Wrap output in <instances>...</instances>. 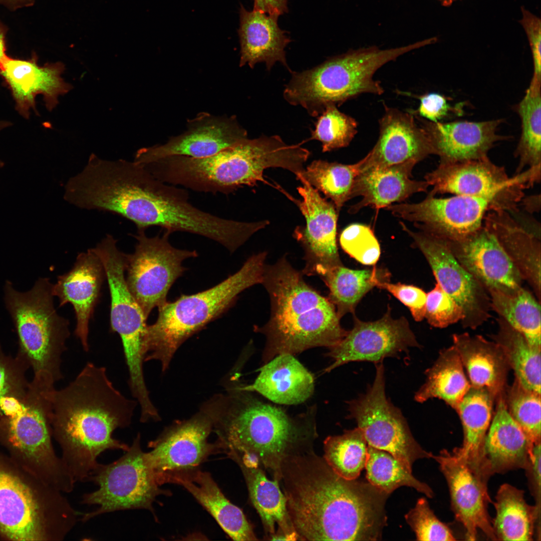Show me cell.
<instances>
[{"instance_id":"cell-53","label":"cell","mask_w":541,"mask_h":541,"mask_svg":"<svg viewBox=\"0 0 541 541\" xmlns=\"http://www.w3.org/2000/svg\"><path fill=\"white\" fill-rule=\"evenodd\" d=\"M522 18L520 23L529 42L533 65L532 78L529 86L532 89H541V21L525 8L521 9Z\"/></svg>"},{"instance_id":"cell-15","label":"cell","mask_w":541,"mask_h":541,"mask_svg":"<svg viewBox=\"0 0 541 541\" xmlns=\"http://www.w3.org/2000/svg\"><path fill=\"white\" fill-rule=\"evenodd\" d=\"M400 224L423 254L437 283L461 309L463 327L473 330L487 321L491 309L488 292L458 262L447 241L420 230H412L402 221Z\"/></svg>"},{"instance_id":"cell-60","label":"cell","mask_w":541,"mask_h":541,"mask_svg":"<svg viewBox=\"0 0 541 541\" xmlns=\"http://www.w3.org/2000/svg\"><path fill=\"white\" fill-rule=\"evenodd\" d=\"M439 1L442 5L445 7H448L452 5L454 2L457 0H437Z\"/></svg>"},{"instance_id":"cell-36","label":"cell","mask_w":541,"mask_h":541,"mask_svg":"<svg viewBox=\"0 0 541 541\" xmlns=\"http://www.w3.org/2000/svg\"><path fill=\"white\" fill-rule=\"evenodd\" d=\"M494 398L486 389L471 387L458 404L463 441L452 451L479 471L485 438L491 421Z\"/></svg>"},{"instance_id":"cell-17","label":"cell","mask_w":541,"mask_h":541,"mask_svg":"<svg viewBox=\"0 0 541 541\" xmlns=\"http://www.w3.org/2000/svg\"><path fill=\"white\" fill-rule=\"evenodd\" d=\"M92 249L103 264L109 286L111 330L121 339L128 371L138 372L144 361L143 344L148 325L126 281V254L118 248L117 240L110 234Z\"/></svg>"},{"instance_id":"cell-18","label":"cell","mask_w":541,"mask_h":541,"mask_svg":"<svg viewBox=\"0 0 541 541\" xmlns=\"http://www.w3.org/2000/svg\"><path fill=\"white\" fill-rule=\"evenodd\" d=\"M212 421L201 409L190 418L176 421L166 428L146 452L159 485L170 483L175 477L199 469L209 455L219 450L208 438Z\"/></svg>"},{"instance_id":"cell-42","label":"cell","mask_w":541,"mask_h":541,"mask_svg":"<svg viewBox=\"0 0 541 541\" xmlns=\"http://www.w3.org/2000/svg\"><path fill=\"white\" fill-rule=\"evenodd\" d=\"M381 273L375 267L369 270H354L342 264L332 268L321 278L329 290L327 298L340 319L347 313H354L364 296L381 280Z\"/></svg>"},{"instance_id":"cell-25","label":"cell","mask_w":541,"mask_h":541,"mask_svg":"<svg viewBox=\"0 0 541 541\" xmlns=\"http://www.w3.org/2000/svg\"><path fill=\"white\" fill-rule=\"evenodd\" d=\"M435 155L427 133L412 113L384 105L379 120V136L372 149L364 157L361 170L414 161L417 163Z\"/></svg>"},{"instance_id":"cell-45","label":"cell","mask_w":541,"mask_h":541,"mask_svg":"<svg viewBox=\"0 0 541 541\" xmlns=\"http://www.w3.org/2000/svg\"><path fill=\"white\" fill-rule=\"evenodd\" d=\"M368 445L358 427L340 435L328 436L324 442V459L339 476L352 480L358 478L365 468Z\"/></svg>"},{"instance_id":"cell-52","label":"cell","mask_w":541,"mask_h":541,"mask_svg":"<svg viewBox=\"0 0 541 541\" xmlns=\"http://www.w3.org/2000/svg\"><path fill=\"white\" fill-rule=\"evenodd\" d=\"M376 287L386 290L407 307L416 321L423 320L426 299V293L423 290L413 285L392 284L383 280L379 281Z\"/></svg>"},{"instance_id":"cell-14","label":"cell","mask_w":541,"mask_h":541,"mask_svg":"<svg viewBox=\"0 0 541 541\" xmlns=\"http://www.w3.org/2000/svg\"><path fill=\"white\" fill-rule=\"evenodd\" d=\"M424 179L432 189L429 193H438L492 197L502 209H516L522 200L523 190L536 181L534 171L525 172L509 177L504 167L494 164L485 156L479 159L439 163L436 168L427 173Z\"/></svg>"},{"instance_id":"cell-50","label":"cell","mask_w":541,"mask_h":541,"mask_svg":"<svg viewBox=\"0 0 541 541\" xmlns=\"http://www.w3.org/2000/svg\"><path fill=\"white\" fill-rule=\"evenodd\" d=\"M463 316L459 305L437 283L426 294L424 318L432 326L445 328L461 321Z\"/></svg>"},{"instance_id":"cell-48","label":"cell","mask_w":541,"mask_h":541,"mask_svg":"<svg viewBox=\"0 0 541 541\" xmlns=\"http://www.w3.org/2000/svg\"><path fill=\"white\" fill-rule=\"evenodd\" d=\"M339 242L344 251L363 264L374 265L380 257V244L368 225L359 223L348 225L342 231Z\"/></svg>"},{"instance_id":"cell-47","label":"cell","mask_w":541,"mask_h":541,"mask_svg":"<svg viewBox=\"0 0 541 541\" xmlns=\"http://www.w3.org/2000/svg\"><path fill=\"white\" fill-rule=\"evenodd\" d=\"M319 116L311 139L322 143L323 152L347 147L357 133V121L335 105L328 106Z\"/></svg>"},{"instance_id":"cell-20","label":"cell","mask_w":541,"mask_h":541,"mask_svg":"<svg viewBox=\"0 0 541 541\" xmlns=\"http://www.w3.org/2000/svg\"><path fill=\"white\" fill-rule=\"evenodd\" d=\"M407 319H393L390 309L380 319L363 322L354 314V326L336 345L329 348L326 355L333 363L325 370L354 361H369L375 364L389 357H397L409 348L420 347Z\"/></svg>"},{"instance_id":"cell-35","label":"cell","mask_w":541,"mask_h":541,"mask_svg":"<svg viewBox=\"0 0 541 541\" xmlns=\"http://www.w3.org/2000/svg\"><path fill=\"white\" fill-rule=\"evenodd\" d=\"M247 486L249 498L272 540H298L290 520L286 498L279 481L269 479L255 462L237 459Z\"/></svg>"},{"instance_id":"cell-16","label":"cell","mask_w":541,"mask_h":541,"mask_svg":"<svg viewBox=\"0 0 541 541\" xmlns=\"http://www.w3.org/2000/svg\"><path fill=\"white\" fill-rule=\"evenodd\" d=\"M386 209L413 222L419 230L448 240H460L473 233L483 225L487 211L502 210L492 197L456 195L437 198L429 193L420 202L394 203Z\"/></svg>"},{"instance_id":"cell-21","label":"cell","mask_w":541,"mask_h":541,"mask_svg":"<svg viewBox=\"0 0 541 541\" xmlns=\"http://www.w3.org/2000/svg\"><path fill=\"white\" fill-rule=\"evenodd\" d=\"M439 465L449 488L451 507L456 519L463 526L466 539H477L478 530L489 539L497 540L487 510L491 501L487 482L478 471L453 451L442 450L433 455Z\"/></svg>"},{"instance_id":"cell-61","label":"cell","mask_w":541,"mask_h":541,"mask_svg":"<svg viewBox=\"0 0 541 541\" xmlns=\"http://www.w3.org/2000/svg\"><path fill=\"white\" fill-rule=\"evenodd\" d=\"M4 125L3 123L0 121V131L3 129Z\"/></svg>"},{"instance_id":"cell-55","label":"cell","mask_w":541,"mask_h":541,"mask_svg":"<svg viewBox=\"0 0 541 541\" xmlns=\"http://www.w3.org/2000/svg\"><path fill=\"white\" fill-rule=\"evenodd\" d=\"M527 470L530 485L535 499V506L540 510V442L534 444L528 454Z\"/></svg>"},{"instance_id":"cell-38","label":"cell","mask_w":541,"mask_h":541,"mask_svg":"<svg viewBox=\"0 0 541 541\" xmlns=\"http://www.w3.org/2000/svg\"><path fill=\"white\" fill-rule=\"evenodd\" d=\"M425 374V382L414 397L420 403L437 398L456 410L471 388L459 355L453 345L441 351L437 360Z\"/></svg>"},{"instance_id":"cell-28","label":"cell","mask_w":541,"mask_h":541,"mask_svg":"<svg viewBox=\"0 0 541 541\" xmlns=\"http://www.w3.org/2000/svg\"><path fill=\"white\" fill-rule=\"evenodd\" d=\"M416 164L408 161L361 170L355 180L351 199L359 196L362 199L350 207L349 212L357 213L366 206L376 209L386 208L404 201L416 193L426 192L429 186L427 181L411 179L412 172Z\"/></svg>"},{"instance_id":"cell-5","label":"cell","mask_w":541,"mask_h":541,"mask_svg":"<svg viewBox=\"0 0 541 541\" xmlns=\"http://www.w3.org/2000/svg\"><path fill=\"white\" fill-rule=\"evenodd\" d=\"M298 163L295 146L275 135L247 138L206 157L172 156L143 165L169 184L198 192L229 194L243 186L267 183L263 178L266 169L279 167L292 172Z\"/></svg>"},{"instance_id":"cell-9","label":"cell","mask_w":541,"mask_h":541,"mask_svg":"<svg viewBox=\"0 0 541 541\" xmlns=\"http://www.w3.org/2000/svg\"><path fill=\"white\" fill-rule=\"evenodd\" d=\"M429 44L427 39L389 49L372 46L351 50L312 69L291 72L284 97L290 104L300 105L311 116L318 117L330 105L340 106L364 93L381 95L384 90L373 78L375 72L400 56Z\"/></svg>"},{"instance_id":"cell-4","label":"cell","mask_w":541,"mask_h":541,"mask_svg":"<svg viewBox=\"0 0 541 541\" xmlns=\"http://www.w3.org/2000/svg\"><path fill=\"white\" fill-rule=\"evenodd\" d=\"M303 276L286 256L264 266L261 284L269 296L270 315L265 325L254 328L266 338L264 364L280 354L331 348L347 333L334 305L308 284Z\"/></svg>"},{"instance_id":"cell-30","label":"cell","mask_w":541,"mask_h":541,"mask_svg":"<svg viewBox=\"0 0 541 541\" xmlns=\"http://www.w3.org/2000/svg\"><path fill=\"white\" fill-rule=\"evenodd\" d=\"M239 18L240 66L247 64L253 68L256 63L264 62L270 70L279 62L291 72L285 51L291 39L279 27V17L247 11L241 5Z\"/></svg>"},{"instance_id":"cell-57","label":"cell","mask_w":541,"mask_h":541,"mask_svg":"<svg viewBox=\"0 0 541 541\" xmlns=\"http://www.w3.org/2000/svg\"><path fill=\"white\" fill-rule=\"evenodd\" d=\"M35 0H0L3 5L11 10L29 7L34 4Z\"/></svg>"},{"instance_id":"cell-32","label":"cell","mask_w":541,"mask_h":541,"mask_svg":"<svg viewBox=\"0 0 541 541\" xmlns=\"http://www.w3.org/2000/svg\"><path fill=\"white\" fill-rule=\"evenodd\" d=\"M452 341L471 387L487 390L494 399L504 394L509 366L500 346L467 333L453 334Z\"/></svg>"},{"instance_id":"cell-39","label":"cell","mask_w":541,"mask_h":541,"mask_svg":"<svg viewBox=\"0 0 541 541\" xmlns=\"http://www.w3.org/2000/svg\"><path fill=\"white\" fill-rule=\"evenodd\" d=\"M497 333L491 337L501 348L516 380L524 389L540 394V348L498 316Z\"/></svg>"},{"instance_id":"cell-7","label":"cell","mask_w":541,"mask_h":541,"mask_svg":"<svg viewBox=\"0 0 541 541\" xmlns=\"http://www.w3.org/2000/svg\"><path fill=\"white\" fill-rule=\"evenodd\" d=\"M266 255L264 251L252 255L237 272L215 286L159 307L156 321L147 327L144 361H159L166 371L186 340L230 309L242 292L261 284Z\"/></svg>"},{"instance_id":"cell-46","label":"cell","mask_w":541,"mask_h":541,"mask_svg":"<svg viewBox=\"0 0 541 541\" xmlns=\"http://www.w3.org/2000/svg\"><path fill=\"white\" fill-rule=\"evenodd\" d=\"M505 399L509 413L530 444L540 442V394L524 389L515 380Z\"/></svg>"},{"instance_id":"cell-31","label":"cell","mask_w":541,"mask_h":541,"mask_svg":"<svg viewBox=\"0 0 541 541\" xmlns=\"http://www.w3.org/2000/svg\"><path fill=\"white\" fill-rule=\"evenodd\" d=\"M483 223L495 234L540 302V237L521 226L505 210H489Z\"/></svg>"},{"instance_id":"cell-29","label":"cell","mask_w":541,"mask_h":541,"mask_svg":"<svg viewBox=\"0 0 541 541\" xmlns=\"http://www.w3.org/2000/svg\"><path fill=\"white\" fill-rule=\"evenodd\" d=\"M505 395L497 398L495 413L483 444L481 469L488 479L494 473L526 469L529 451L534 445L509 413Z\"/></svg>"},{"instance_id":"cell-19","label":"cell","mask_w":541,"mask_h":541,"mask_svg":"<svg viewBox=\"0 0 541 541\" xmlns=\"http://www.w3.org/2000/svg\"><path fill=\"white\" fill-rule=\"evenodd\" d=\"M302 186L297 188L302 197L294 199L306 219L304 226L295 229L294 237L304 250V275L322 278L331 269L343 264L337 243L339 213L334 203L322 197L305 180L296 177Z\"/></svg>"},{"instance_id":"cell-11","label":"cell","mask_w":541,"mask_h":541,"mask_svg":"<svg viewBox=\"0 0 541 541\" xmlns=\"http://www.w3.org/2000/svg\"><path fill=\"white\" fill-rule=\"evenodd\" d=\"M125 453L116 461L99 463L87 481L98 486L94 491L84 494L81 503L98 507L83 514L87 521L103 513L117 510L144 509L154 512L153 504L160 495L170 492L160 488L141 445L138 433Z\"/></svg>"},{"instance_id":"cell-37","label":"cell","mask_w":541,"mask_h":541,"mask_svg":"<svg viewBox=\"0 0 541 541\" xmlns=\"http://www.w3.org/2000/svg\"><path fill=\"white\" fill-rule=\"evenodd\" d=\"M494 505L492 525L497 540H532L540 510L527 504L524 492L504 483L500 485Z\"/></svg>"},{"instance_id":"cell-1","label":"cell","mask_w":541,"mask_h":541,"mask_svg":"<svg viewBox=\"0 0 541 541\" xmlns=\"http://www.w3.org/2000/svg\"><path fill=\"white\" fill-rule=\"evenodd\" d=\"M280 481L299 539L362 540L376 524L380 499L375 487L339 476L311 447L284 460Z\"/></svg>"},{"instance_id":"cell-8","label":"cell","mask_w":541,"mask_h":541,"mask_svg":"<svg viewBox=\"0 0 541 541\" xmlns=\"http://www.w3.org/2000/svg\"><path fill=\"white\" fill-rule=\"evenodd\" d=\"M62 493L0 452V539L63 540L79 514Z\"/></svg>"},{"instance_id":"cell-49","label":"cell","mask_w":541,"mask_h":541,"mask_svg":"<svg viewBox=\"0 0 541 541\" xmlns=\"http://www.w3.org/2000/svg\"><path fill=\"white\" fill-rule=\"evenodd\" d=\"M405 518L418 540H456L450 528L436 516L425 498L418 499Z\"/></svg>"},{"instance_id":"cell-13","label":"cell","mask_w":541,"mask_h":541,"mask_svg":"<svg viewBox=\"0 0 541 541\" xmlns=\"http://www.w3.org/2000/svg\"><path fill=\"white\" fill-rule=\"evenodd\" d=\"M135 251L126 254V281L129 291L147 319L155 307L167 301V294L185 268V259L197 257L195 250L173 247L169 241L171 233L148 237L137 231Z\"/></svg>"},{"instance_id":"cell-6","label":"cell","mask_w":541,"mask_h":541,"mask_svg":"<svg viewBox=\"0 0 541 541\" xmlns=\"http://www.w3.org/2000/svg\"><path fill=\"white\" fill-rule=\"evenodd\" d=\"M55 382L33 378L22 394L8 397L0 408V445L21 466L63 493L75 480L54 450L52 437Z\"/></svg>"},{"instance_id":"cell-51","label":"cell","mask_w":541,"mask_h":541,"mask_svg":"<svg viewBox=\"0 0 541 541\" xmlns=\"http://www.w3.org/2000/svg\"><path fill=\"white\" fill-rule=\"evenodd\" d=\"M30 367L19 355L5 353L0 344V405L7 397L24 392L29 381L26 377Z\"/></svg>"},{"instance_id":"cell-27","label":"cell","mask_w":541,"mask_h":541,"mask_svg":"<svg viewBox=\"0 0 541 541\" xmlns=\"http://www.w3.org/2000/svg\"><path fill=\"white\" fill-rule=\"evenodd\" d=\"M502 120L481 122L458 121L436 123L421 120L428 134L435 155L440 163L481 158L499 141L509 138L497 134Z\"/></svg>"},{"instance_id":"cell-44","label":"cell","mask_w":541,"mask_h":541,"mask_svg":"<svg viewBox=\"0 0 541 541\" xmlns=\"http://www.w3.org/2000/svg\"><path fill=\"white\" fill-rule=\"evenodd\" d=\"M365 468L367 481L389 494L405 486L413 488L429 498L434 496L428 484L416 479L412 471L386 451L368 445Z\"/></svg>"},{"instance_id":"cell-33","label":"cell","mask_w":541,"mask_h":541,"mask_svg":"<svg viewBox=\"0 0 541 541\" xmlns=\"http://www.w3.org/2000/svg\"><path fill=\"white\" fill-rule=\"evenodd\" d=\"M246 390L257 392L272 402L297 405L308 399L314 390L313 375L294 356L283 354L264 364Z\"/></svg>"},{"instance_id":"cell-41","label":"cell","mask_w":541,"mask_h":541,"mask_svg":"<svg viewBox=\"0 0 541 541\" xmlns=\"http://www.w3.org/2000/svg\"><path fill=\"white\" fill-rule=\"evenodd\" d=\"M364 160L363 158L352 164L314 160L296 177H301L323 192L331 200L339 213L345 203L351 199L355 180Z\"/></svg>"},{"instance_id":"cell-58","label":"cell","mask_w":541,"mask_h":541,"mask_svg":"<svg viewBox=\"0 0 541 541\" xmlns=\"http://www.w3.org/2000/svg\"><path fill=\"white\" fill-rule=\"evenodd\" d=\"M523 205L529 212H536L540 209V195L529 196L523 200Z\"/></svg>"},{"instance_id":"cell-43","label":"cell","mask_w":541,"mask_h":541,"mask_svg":"<svg viewBox=\"0 0 541 541\" xmlns=\"http://www.w3.org/2000/svg\"><path fill=\"white\" fill-rule=\"evenodd\" d=\"M521 120V135L514 155L519 159L515 174L526 167L540 165L541 89L528 87L522 99L514 106Z\"/></svg>"},{"instance_id":"cell-23","label":"cell","mask_w":541,"mask_h":541,"mask_svg":"<svg viewBox=\"0 0 541 541\" xmlns=\"http://www.w3.org/2000/svg\"><path fill=\"white\" fill-rule=\"evenodd\" d=\"M188 128L165 144L140 149L134 161L143 164L172 156L206 157L247 138L246 130L233 117L203 113L189 121Z\"/></svg>"},{"instance_id":"cell-3","label":"cell","mask_w":541,"mask_h":541,"mask_svg":"<svg viewBox=\"0 0 541 541\" xmlns=\"http://www.w3.org/2000/svg\"><path fill=\"white\" fill-rule=\"evenodd\" d=\"M234 373L225 393L215 395L201 409L212 421L219 449L256 461L279 481L284 460L310 447L317 436L316 409L291 416L244 389L240 374Z\"/></svg>"},{"instance_id":"cell-22","label":"cell","mask_w":541,"mask_h":541,"mask_svg":"<svg viewBox=\"0 0 541 541\" xmlns=\"http://www.w3.org/2000/svg\"><path fill=\"white\" fill-rule=\"evenodd\" d=\"M458 262L486 289L513 295L523 279L493 232L485 225L458 240H448Z\"/></svg>"},{"instance_id":"cell-34","label":"cell","mask_w":541,"mask_h":541,"mask_svg":"<svg viewBox=\"0 0 541 541\" xmlns=\"http://www.w3.org/2000/svg\"><path fill=\"white\" fill-rule=\"evenodd\" d=\"M171 483L185 488L233 540H257L242 510L224 495L211 474L199 469L174 477Z\"/></svg>"},{"instance_id":"cell-26","label":"cell","mask_w":541,"mask_h":541,"mask_svg":"<svg viewBox=\"0 0 541 541\" xmlns=\"http://www.w3.org/2000/svg\"><path fill=\"white\" fill-rule=\"evenodd\" d=\"M106 278L103 264L98 256L89 249L77 255L71 270L58 276L52 285V294L59 300V307L71 304L76 318L74 333L84 350H89V322L100 297Z\"/></svg>"},{"instance_id":"cell-56","label":"cell","mask_w":541,"mask_h":541,"mask_svg":"<svg viewBox=\"0 0 541 541\" xmlns=\"http://www.w3.org/2000/svg\"><path fill=\"white\" fill-rule=\"evenodd\" d=\"M288 0H253V10L279 17L288 13Z\"/></svg>"},{"instance_id":"cell-12","label":"cell","mask_w":541,"mask_h":541,"mask_svg":"<svg viewBox=\"0 0 541 541\" xmlns=\"http://www.w3.org/2000/svg\"><path fill=\"white\" fill-rule=\"evenodd\" d=\"M384 368L376 364L373 384L365 394L348 402L349 417L354 419L369 446L386 451L412 471L417 460L432 458L414 438L400 411L387 399Z\"/></svg>"},{"instance_id":"cell-2","label":"cell","mask_w":541,"mask_h":541,"mask_svg":"<svg viewBox=\"0 0 541 541\" xmlns=\"http://www.w3.org/2000/svg\"><path fill=\"white\" fill-rule=\"evenodd\" d=\"M138 402L125 397L109 379L106 369L88 362L75 379L52 394L53 437L75 481H87L107 450L126 451L115 438L117 428L131 423Z\"/></svg>"},{"instance_id":"cell-10","label":"cell","mask_w":541,"mask_h":541,"mask_svg":"<svg viewBox=\"0 0 541 541\" xmlns=\"http://www.w3.org/2000/svg\"><path fill=\"white\" fill-rule=\"evenodd\" d=\"M49 279L39 278L29 291L21 292L7 281L4 300L14 323L19 354L33 371V377L63 378L62 357L70 335L69 321L55 308Z\"/></svg>"},{"instance_id":"cell-54","label":"cell","mask_w":541,"mask_h":541,"mask_svg":"<svg viewBox=\"0 0 541 541\" xmlns=\"http://www.w3.org/2000/svg\"><path fill=\"white\" fill-rule=\"evenodd\" d=\"M420 103L415 113L430 122H439L449 117L450 113L457 112V108H454L448 102V99L444 96L430 93L418 96Z\"/></svg>"},{"instance_id":"cell-24","label":"cell","mask_w":541,"mask_h":541,"mask_svg":"<svg viewBox=\"0 0 541 541\" xmlns=\"http://www.w3.org/2000/svg\"><path fill=\"white\" fill-rule=\"evenodd\" d=\"M65 69L64 64L60 62L39 66L35 53L27 60L8 56L0 63V76L12 93L16 110L28 119L31 109L38 114V95H43L46 106L51 111L57 105L59 96L72 89V86L61 77Z\"/></svg>"},{"instance_id":"cell-40","label":"cell","mask_w":541,"mask_h":541,"mask_svg":"<svg viewBox=\"0 0 541 541\" xmlns=\"http://www.w3.org/2000/svg\"><path fill=\"white\" fill-rule=\"evenodd\" d=\"M491 309L532 346L541 347L540 305L527 290L521 288L513 295L490 291Z\"/></svg>"},{"instance_id":"cell-59","label":"cell","mask_w":541,"mask_h":541,"mask_svg":"<svg viewBox=\"0 0 541 541\" xmlns=\"http://www.w3.org/2000/svg\"><path fill=\"white\" fill-rule=\"evenodd\" d=\"M7 28L0 22V63L8 56L6 54V36Z\"/></svg>"}]
</instances>
